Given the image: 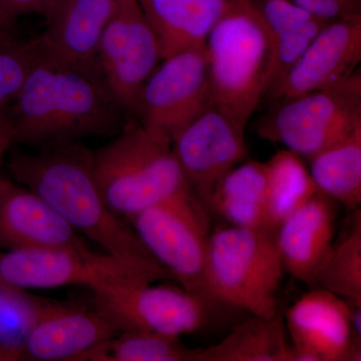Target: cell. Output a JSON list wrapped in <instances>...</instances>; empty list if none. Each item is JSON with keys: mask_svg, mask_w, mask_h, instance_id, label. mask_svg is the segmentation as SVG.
<instances>
[{"mask_svg": "<svg viewBox=\"0 0 361 361\" xmlns=\"http://www.w3.org/2000/svg\"><path fill=\"white\" fill-rule=\"evenodd\" d=\"M118 334L97 310L44 306L21 342L20 360L78 361Z\"/></svg>", "mask_w": 361, "mask_h": 361, "instance_id": "cell-16", "label": "cell"}, {"mask_svg": "<svg viewBox=\"0 0 361 361\" xmlns=\"http://www.w3.org/2000/svg\"><path fill=\"white\" fill-rule=\"evenodd\" d=\"M360 125L361 73L357 70L334 87L278 102L259 123L257 134L310 160Z\"/></svg>", "mask_w": 361, "mask_h": 361, "instance_id": "cell-6", "label": "cell"}, {"mask_svg": "<svg viewBox=\"0 0 361 361\" xmlns=\"http://www.w3.org/2000/svg\"><path fill=\"white\" fill-rule=\"evenodd\" d=\"M11 174L61 214L75 231L104 249L144 284L174 279L147 249L129 221L104 202L82 141L47 145L39 153L11 152Z\"/></svg>", "mask_w": 361, "mask_h": 361, "instance_id": "cell-1", "label": "cell"}, {"mask_svg": "<svg viewBox=\"0 0 361 361\" xmlns=\"http://www.w3.org/2000/svg\"><path fill=\"white\" fill-rule=\"evenodd\" d=\"M6 114L13 144L39 148L89 137L116 135L130 121L99 66L65 61L42 44L20 94Z\"/></svg>", "mask_w": 361, "mask_h": 361, "instance_id": "cell-2", "label": "cell"}, {"mask_svg": "<svg viewBox=\"0 0 361 361\" xmlns=\"http://www.w3.org/2000/svg\"><path fill=\"white\" fill-rule=\"evenodd\" d=\"M129 222L152 255L180 287L204 294L210 222L206 206L193 191L149 207Z\"/></svg>", "mask_w": 361, "mask_h": 361, "instance_id": "cell-8", "label": "cell"}, {"mask_svg": "<svg viewBox=\"0 0 361 361\" xmlns=\"http://www.w3.org/2000/svg\"><path fill=\"white\" fill-rule=\"evenodd\" d=\"M261 18L264 21L271 39L285 33L298 30L301 26L314 20V16L306 13L291 0H253Z\"/></svg>", "mask_w": 361, "mask_h": 361, "instance_id": "cell-28", "label": "cell"}, {"mask_svg": "<svg viewBox=\"0 0 361 361\" xmlns=\"http://www.w3.org/2000/svg\"><path fill=\"white\" fill-rule=\"evenodd\" d=\"M331 198L318 191L278 227L277 246L285 272L312 287L334 240Z\"/></svg>", "mask_w": 361, "mask_h": 361, "instance_id": "cell-17", "label": "cell"}, {"mask_svg": "<svg viewBox=\"0 0 361 361\" xmlns=\"http://www.w3.org/2000/svg\"><path fill=\"white\" fill-rule=\"evenodd\" d=\"M204 205L231 226L270 229L266 163L251 161L233 168L218 180Z\"/></svg>", "mask_w": 361, "mask_h": 361, "instance_id": "cell-20", "label": "cell"}, {"mask_svg": "<svg viewBox=\"0 0 361 361\" xmlns=\"http://www.w3.org/2000/svg\"><path fill=\"white\" fill-rule=\"evenodd\" d=\"M276 232L228 226L210 234L203 292L214 302L259 317L278 313L277 290L285 272Z\"/></svg>", "mask_w": 361, "mask_h": 361, "instance_id": "cell-5", "label": "cell"}, {"mask_svg": "<svg viewBox=\"0 0 361 361\" xmlns=\"http://www.w3.org/2000/svg\"><path fill=\"white\" fill-rule=\"evenodd\" d=\"M96 310L118 330L182 336L203 329L214 301L183 287L116 284L94 291Z\"/></svg>", "mask_w": 361, "mask_h": 361, "instance_id": "cell-9", "label": "cell"}, {"mask_svg": "<svg viewBox=\"0 0 361 361\" xmlns=\"http://www.w3.org/2000/svg\"><path fill=\"white\" fill-rule=\"evenodd\" d=\"M20 360V350L0 345V361Z\"/></svg>", "mask_w": 361, "mask_h": 361, "instance_id": "cell-33", "label": "cell"}, {"mask_svg": "<svg viewBox=\"0 0 361 361\" xmlns=\"http://www.w3.org/2000/svg\"><path fill=\"white\" fill-rule=\"evenodd\" d=\"M13 145V132L11 122L6 113H0V165L7 149Z\"/></svg>", "mask_w": 361, "mask_h": 361, "instance_id": "cell-32", "label": "cell"}, {"mask_svg": "<svg viewBox=\"0 0 361 361\" xmlns=\"http://www.w3.org/2000/svg\"><path fill=\"white\" fill-rule=\"evenodd\" d=\"M200 351L188 348L179 336L134 330L120 332L78 361H197Z\"/></svg>", "mask_w": 361, "mask_h": 361, "instance_id": "cell-25", "label": "cell"}, {"mask_svg": "<svg viewBox=\"0 0 361 361\" xmlns=\"http://www.w3.org/2000/svg\"><path fill=\"white\" fill-rule=\"evenodd\" d=\"M245 129L213 104L176 137V158L203 203L218 180L245 158Z\"/></svg>", "mask_w": 361, "mask_h": 361, "instance_id": "cell-12", "label": "cell"}, {"mask_svg": "<svg viewBox=\"0 0 361 361\" xmlns=\"http://www.w3.org/2000/svg\"><path fill=\"white\" fill-rule=\"evenodd\" d=\"M16 21V18L7 13L0 4V44L18 39Z\"/></svg>", "mask_w": 361, "mask_h": 361, "instance_id": "cell-31", "label": "cell"}, {"mask_svg": "<svg viewBox=\"0 0 361 361\" xmlns=\"http://www.w3.org/2000/svg\"><path fill=\"white\" fill-rule=\"evenodd\" d=\"M361 61V16L329 23L270 94L282 102L341 84Z\"/></svg>", "mask_w": 361, "mask_h": 361, "instance_id": "cell-15", "label": "cell"}, {"mask_svg": "<svg viewBox=\"0 0 361 361\" xmlns=\"http://www.w3.org/2000/svg\"><path fill=\"white\" fill-rule=\"evenodd\" d=\"M318 20L331 23L361 16V0H291Z\"/></svg>", "mask_w": 361, "mask_h": 361, "instance_id": "cell-29", "label": "cell"}, {"mask_svg": "<svg viewBox=\"0 0 361 361\" xmlns=\"http://www.w3.org/2000/svg\"><path fill=\"white\" fill-rule=\"evenodd\" d=\"M286 331L281 315H252L219 343L201 348L197 361H287Z\"/></svg>", "mask_w": 361, "mask_h": 361, "instance_id": "cell-21", "label": "cell"}, {"mask_svg": "<svg viewBox=\"0 0 361 361\" xmlns=\"http://www.w3.org/2000/svg\"><path fill=\"white\" fill-rule=\"evenodd\" d=\"M128 283L144 284L109 255L85 256L42 249L0 252V287L4 288L21 290L80 285L94 292Z\"/></svg>", "mask_w": 361, "mask_h": 361, "instance_id": "cell-11", "label": "cell"}, {"mask_svg": "<svg viewBox=\"0 0 361 361\" xmlns=\"http://www.w3.org/2000/svg\"><path fill=\"white\" fill-rule=\"evenodd\" d=\"M140 94L134 118L161 142L171 145L214 104L205 42L163 59Z\"/></svg>", "mask_w": 361, "mask_h": 361, "instance_id": "cell-7", "label": "cell"}, {"mask_svg": "<svg viewBox=\"0 0 361 361\" xmlns=\"http://www.w3.org/2000/svg\"><path fill=\"white\" fill-rule=\"evenodd\" d=\"M286 330L304 361L361 360L360 341L350 324V308L341 296L313 288L289 308Z\"/></svg>", "mask_w": 361, "mask_h": 361, "instance_id": "cell-13", "label": "cell"}, {"mask_svg": "<svg viewBox=\"0 0 361 361\" xmlns=\"http://www.w3.org/2000/svg\"><path fill=\"white\" fill-rule=\"evenodd\" d=\"M63 0H39V13L47 18Z\"/></svg>", "mask_w": 361, "mask_h": 361, "instance_id": "cell-34", "label": "cell"}, {"mask_svg": "<svg viewBox=\"0 0 361 361\" xmlns=\"http://www.w3.org/2000/svg\"><path fill=\"white\" fill-rule=\"evenodd\" d=\"M235 0H139L155 30L161 59L205 42Z\"/></svg>", "mask_w": 361, "mask_h": 361, "instance_id": "cell-19", "label": "cell"}, {"mask_svg": "<svg viewBox=\"0 0 361 361\" xmlns=\"http://www.w3.org/2000/svg\"><path fill=\"white\" fill-rule=\"evenodd\" d=\"M214 104L247 126L266 96L272 39L253 0H235L205 40Z\"/></svg>", "mask_w": 361, "mask_h": 361, "instance_id": "cell-4", "label": "cell"}, {"mask_svg": "<svg viewBox=\"0 0 361 361\" xmlns=\"http://www.w3.org/2000/svg\"><path fill=\"white\" fill-rule=\"evenodd\" d=\"M39 45V37L0 44V113H6L20 94Z\"/></svg>", "mask_w": 361, "mask_h": 361, "instance_id": "cell-26", "label": "cell"}, {"mask_svg": "<svg viewBox=\"0 0 361 361\" xmlns=\"http://www.w3.org/2000/svg\"><path fill=\"white\" fill-rule=\"evenodd\" d=\"M266 166L268 226L277 231L280 224L318 189L301 157L290 149L278 152Z\"/></svg>", "mask_w": 361, "mask_h": 361, "instance_id": "cell-23", "label": "cell"}, {"mask_svg": "<svg viewBox=\"0 0 361 361\" xmlns=\"http://www.w3.org/2000/svg\"><path fill=\"white\" fill-rule=\"evenodd\" d=\"M350 226L325 254L312 288L324 289L346 302L361 305V215L355 211Z\"/></svg>", "mask_w": 361, "mask_h": 361, "instance_id": "cell-24", "label": "cell"}, {"mask_svg": "<svg viewBox=\"0 0 361 361\" xmlns=\"http://www.w3.org/2000/svg\"><path fill=\"white\" fill-rule=\"evenodd\" d=\"M310 174L318 191L349 211L361 204V125L348 137L316 154Z\"/></svg>", "mask_w": 361, "mask_h": 361, "instance_id": "cell-22", "label": "cell"}, {"mask_svg": "<svg viewBox=\"0 0 361 361\" xmlns=\"http://www.w3.org/2000/svg\"><path fill=\"white\" fill-rule=\"evenodd\" d=\"M2 7L18 20L28 13H39V0H0Z\"/></svg>", "mask_w": 361, "mask_h": 361, "instance_id": "cell-30", "label": "cell"}, {"mask_svg": "<svg viewBox=\"0 0 361 361\" xmlns=\"http://www.w3.org/2000/svg\"><path fill=\"white\" fill-rule=\"evenodd\" d=\"M0 166H1V165H0ZM2 179H4V178H2L1 176H0V187H1Z\"/></svg>", "mask_w": 361, "mask_h": 361, "instance_id": "cell-35", "label": "cell"}, {"mask_svg": "<svg viewBox=\"0 0 361 361\" xmlns=\"http://www.w3.org/2000/svg\"><path fill=\"white\" fill-rule=\"evenodd\" d=\"M118 0H63L39 37L47 51L71 63L97 66V49Z\"/></svg>", "mask_w": 361, "mask_h": 361, "instance_id": "cell-18", "label": "cell"}, {"mask_svg": "<svg viewBox=\"0 0 361 361\" xmlns=\"http://www.w3.org/2000/svg\"><path fill=\"white\" fill-rule=\"evenodd\" d=\"M327 25L329 23L326 21L314 18L298 30L285 33L272 40V68L266 96H269L276 89L289 71L302 56L313 39L317 37L318 33Z\"/></svg>", "mask_w": 361, "mask_h": 361, "instance_id": "cell-27", "label": "cell"}, {"mask_svg": "<svg viewBox=\"0 0 361 361\" xmlns=\"http://www.w3.org/2000/svg\"><path fill=\"white\" fill-rule=\"evenodd\" d=\"M161 59L158 37L139 0H118L99 42L97 63L130 118L145 82Z\"/></svg>", "mask_w": 361, "mask_h": 361, "instance_id": "cell-10", "label": "cell"}, {"mask_svg": "<svg viewBox=\"0 0 361 361\" xmlns=\"http://www.w3.org/2000/svg\"><path fill=\"white\" fill-rule=\"evenodd\" d=\"M97 187L106 205L129 221L149 207L193 191L171 145L129 121L116 139L92 153Z\"/></svg>", "mask_w": 361, "mask_h": 361, "instance_id": "cell-3", "label": "cell"}, {"mask_svg": "<svg viewBox=\"0 0 361 361\" xmlns=\"http://www.w3.org/2000/svg\"><path fill=\"white\" fill-rule=\"evenodd\" d=\"M0 248L42 249L96 255L51 205L26 188L2 179L0 187Z\"/></svg>", "mask_w": 361, "mask_h": 361, "instance_id": "cell-14", "label": "cell"}]
</instances>
